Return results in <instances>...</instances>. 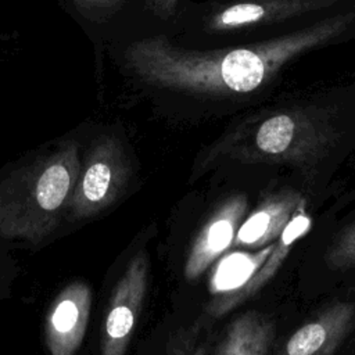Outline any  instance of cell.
<instances>
[{
	"instance_id": "2",
	"label": "cell",
	"mask_w": 355,
	"mask_h": 355,
	"mask_svg": "<svg viewBox=\"0 0 355 355\" xmlns=\"http://www.w3.org/2000/svg\"><path fill=\"white\" fill-rule=\"evenodd\" d=\"M244 114L198 155L193 178L222 164L290 165L312 172L355 122V83L318 89Z\"/></svg>"
},
{
	"instance_id": "5",
	"label": "cell",
	"mask_w": 355,
	"mask_h": 355,
	"mask_svg": "<svg viewBox=\"0 0 355 355\" xmlns=\"http://www.w3.org/2000/svg\"><path fill=\"white\" fill-rule=\"evenodd\" d=\"M132 173L130 161L118 139L104 136L97 140L80 161L64 223H85L110 209L126 193Z\"/></svg>"
},
{
	"instance_id": "13",
	"label": "cell",
	"mask_w": 355,
	"mask_h": 355,
	"mask_svg": "<svg viewBox=\"0 0 355 355\" xmlns=\"http://www.w3.org/2000/svg\"><path fill=\"white\" fill-rule=\"evenodd\" d=\"M209 330L204 318L178 329L168 340L165 355H208Z\"/></svg>"
},
{
	"instance_id": "7",
	"label": "cell",
	"mask_w": 355,
	"mask_h": 355,
	"mask_svg": "<svg viewBox=\"0 0 355 355\" xmlns=\"http://www.w3.org/2000/svg\"><path fill=\"white\" fill-rule=\"evenodd\" d=\"M92 290L83 280L64 286L51 302L44 320V344L50 355H75L89 323Z\"/></svg>"
},
{
	"instance_id": "15",
	"label": "cell",
	"mask_w": 355,
	"mask_h": 355,
	"mask_svg": "<svg viewBox=\"0 0 355 355\" xmlns=\"http://www.w3.org/2000/svg\"><path fill=\"white\" fill-rule=\"evenodd\" d=\"M186 1L187 0H147L150 11L154 17L158 18L159 24L165 25V29L175 19V17L178 15V12L180 11Z\"/></svg>"
},
{
	"instance_id": "12",
	"label": "cell",
	"mask_w": 355,
	"mask_h": 355,
	"mask_svg": "<svg viewBox=\"0 0 355 355\" xmlns=\"http://www.w3.org/2000/svg\"><path fill=\"white\" fill-rule=\"evenodd\" d=\"M276 337L275 320L259 311H245L225 327L214 355H268Z\"/></svg>"
},
{
	"instance_id": "8",
	"label": "cell",
	"mask_w": 355,
	"mask_h": 355,
	"mask_svg": "<svg viewBox=\"0 0 355 355\" xmlns=\"http://www.w3.org/2000/svg\"><path fill=\"white\" fill-rule=\"evenodd\" d=\"M248 211V200L243 193L225 198L207 218L189 248L184 262V276L189 280L200 277L227 248Z\"/></svg>"
},
{
	"instance_id": "10",
	"label": "cell",
	"mask_w": 355,
	"mask_h": 355,
	"mask_svg": "<svg viewBox=\"0 0 355 355\" xmlns=\"http://www.w3.org/2000/svg\"><path fill=\"white\" fill-rule=\"evenodd\" d=\"M305 197L293 189H283L268 194L245 215L232 243V248L258 250L272 244L290 220L305 208Z\"/></svg>"
},
{
	"instance_id": "14",
	"label": "cell",
	"mask_w": 355,
	"mask_h": 355,
	"mask_svg": "<svg viewBox=\"0 0 355 355\" xmlns=\"http://www.w3.org/2000/svg\"><path fill=\"white\" fill-rule=\"evenodd\" d=\"M324 263L331 270L355 269V222L349 225L327 248Z\"/></svg>"
},
{
	"instance_id": "11",
	"label": "cell",
	"mask_w": 355,
	"mask_h": 355,
	"mask_svg": "<svg viewBox=\"0 0 355 355\" xmlns=\"http://www.w3.org/2000/svg\"><path fill=\"white\" fill-rule=\"evenodd\" d=\"M309 226L311 218L306 215L305 208H302L284 227L282 234L270 244L269 251L263 255L262 265H259L243 284L215 295L208 302L207 313L219 318L254 297L276 275L287 258L290 248L308 232Z\"/></svg>"
},
{
	"instance_id": "9",
	"label": "cell",
	"mask_w": 355,
	"mask_h": 355,
	"mask_svg": "<svg viewBox=\"0 0 355 355\" xmlns=\"http://www.w3.org/2000/svg\"><path fill=\"white\" fill-rule=\"evenodd\" d=\"M355 326V304H329L301 324L275 355H333Z\"/></svg>"
},
{
	"instance_id": "3",
	"label": "cell",
	"mask_w": 355,
	"mask_h": 355,
	"mask_svg": "<svg viewBox=\"0 0 355 355\" xmlns=\"http://www.w3.org/2000/svg\"><path fill=\"white\" fill-rule=\"evenodd\" d=\"M355 0H187L162 32L187 49L263 42L315 24Z\"/></svg>"
},
{
	"instance_id": "6",
	"label": "cell",
	"mask_w": 355,
	"mask_h": 355,
	"mask_svg": "<svg viewBox=\"0 0 355 355\" xmlns=\"http://www.w3.org/2000/svg\"><path fill=\"white\" fill-rule=\"evenodd\" d=\"M150 261L144 250L133 254L110 295L100 340V355H125L148 288Z\"/></svg>"
},
{
	"instance_id": "4",
	"label": "cell",
	"mask_w": 355,
	"mask_h": 355,
	"mask_svg": "<svg viewBox=\"0 0 355 355\" xmlns=\"http://www.w3.org/2000/svg\"><path fill=\"white\" fill-rule=\"evenodd\" d=\"M80 168L79 146L65 141L0 178V241L40 247L64 225Z\"/></svg>"
},
{
	"instance_id": "1",
	"label": "cell",
	"mask_w": 355,
	"mask_h": 355,
	"mask_svg": "<svg viewBox=\"0 0 355 355\" xmlns=\"http://www.w3.org/2000/svg\"><path fill=\"white\" fill-rule=\"evenodd\" d=\"M355 39V6L263 42L187 49L154 33L126 50L130 69L183 111H230L258 103L312 51Z\"/></svg>"
},
{
	"instance_id": "16",
	"label": "cell",
	"mask_w": 355,
	"mask_h": 355,
	"mask_svg": "<svg viewBox=\"0 0 355 355\" xmlns=\"http://www.w3.org/2000/svg\"><path fill=\"white\" fill-rule=\"evenodd\" d=\"M12 259L7 257L6 252L0 251V300L10 294V284L14 277Z\"/></svg>"
}]
</instances>
